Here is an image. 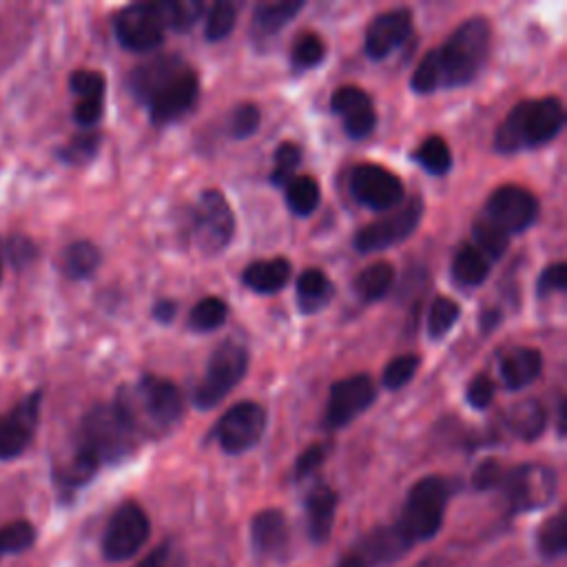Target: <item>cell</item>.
I'll return each instance as SVG.
<instances>
[{
  "label": "cell",
  "instance_id": "cell-1",
  "mask_svg": "<svg viewBox=\"0 0 567 567\" xmlns=\"http://www.w3.org/2000/svg\"><path fill=\"white\" fill-rule=\"evenodd\" d=\"M492 47V27L483 16L458 24L436 49L427 51L416 64L410 86L414 93H434L470 84L487 62Z\"/></svg>",
  "mask_w": 567,
  "mask_h": 567
},
{
  "label": "cell",
  "instance_id": "cell-2",
  "mask_svg": "<svg viewBox=\"0 0 567 567\" xmlns=\"http://www.w3.org/2000/svg\"><path fill=\"white\" fill-rule=\"evenodd\" d=\"M131 95L148 109L157 126L184 117L199 97V78L195 69L177 53H159L137 64L128 73Z\"/></svg>",
  "mask_w": 567,
  "mask_h": 567
},
{
  "label": "cell",
  "instance_id": "cell-3",
  "mask_svg": "<svg viewBox=\"0 0 567 567\" xmlns=\"http://www.w3.org/2000/svg\"><path fill=\"white\" fill-rule=\"evenodd\" d=\"M113 405L128 419L140 439L164 434L184 412L179 388L155 374H142L133 385H122Z\"/></svg>",
  "mask_w": 567,
  "mask_h": 567
},
{
  "label": "cell",
  "instance_id": "cell-4",
  "mask_svg": "<svg viewBox=\"0 0 567 567\" xmlns=\"http://www.w3.org/2000/svg\"><path fill=\"white\" fill-rule=\"evenodd\" d=\"M565 126V106L560 97L547 95L523 100L509 109L494 133V148L498 153H518L549 144Z\"/></svg>",
  "mask_w": 567,
  "mask_h": 567
},
{
  "label": "cell",
  "instance_id": "cell-5",
  "mask_svg": "<svg viewBox=\"0 0 567 567\" xmlns=\"http://www.w3.org/2000/svg\"><path fill=\"white\" fill-rule=\"evenodd\" d=\"M140 434L128 419L111 403L91 408L78 427L73 450L91 461L97 470L104 463H120L133 454Z\"/></svg>",
  "mask_w": 567,
  "mask_h": 567
},
{
  "label": "cell",
  "instance_id": "cell-6",
  "mask_svg": "<svg viewBox=\"0 0 567 567\" xmlns=\"http://www.w3.org/2000/svg\"><path fill=\"white\" fill-rule=\"evenodd\" d=\"M454 487L445 476H423L405 494L399 518L394 523L396 532L414 547L421 540H430L439 534L445 509Z\"/></svg>",
  "mask_w": 567,
  "mask_h": 567
},
{
  "label": "cell",
  "instance_id": "cell-7",
  "mask_svg": "<svg viewBox=\"0 0 567 567\" xmlns=\"http://www.w3.org/2000/svg\"><path fill=\"white\" fill-rule=\"evenodd\" d=\"M558 487V476L554 467L543 463H520L501 472V478L494 489H501L509 512L523 514L547 507Z\"/></svg>",
  "mask_w": 567,
  "mask_h": 567
},
{
  "label": "cell",
  "instance_id": "cell-8",
  "mask_svg": "<svg viewBox=\"0 0 567 567\" xmlns=\"http://www.w3.org/2000/svg\"><path fill=\"white\" fill-rule=\"evenodd\" d=\"M248 370V350L237 341L219 343L206 363V372L193 392V403L199 410H210L244 379Z\"/></svg>",
  "mask_w": 567,
  "mask_h": 567
},
{
  "label": "cell",
  "instance_id": "cell-9",
  "mask_svg": "<svg viewBox=\"0 0 567 567\" xmlns=\"http://www.w3.org/2000/svg\"><path fill=\"white\" fill-rule=\"evenodd\" d=\"M235 235V215L221 190H204L190 213V237L204 255L221 252Z\"/></svg>",
  "mask_w": 567,
  "mask_h": 567
},
{
  "label": "cell",
  "instance_id": "cell-10",
  "mask_svg": "<svg viewBox=\"0 0 567 567\" xmlns=\"http://www.w3.org/2000/svg\"><path fill=\"white\" fill-rule=\"evenodd\" d=\"M151 536V520L146 512L133 503H122L109 518L102 536V554L106 560L120 563L133 558Z\"/></svg>",
  "mask_w": 567,
  "mask_h": 567
},
{
  "label": "cell",
  "instance_id": "cell-11",
  "mask_svg": "<svg viewBox=\"0 0 567 567\" xmlns=\"http://www.w3.org/2000/svg\"><path fill=\"white\" fill-rule=\"evenodd\" d=\"M421 217H423L421 197H410L401 208L383 215L381 219L365 224L354 235L352 244L363 255L392 248V246L401 244L403 239H408L416 230V226L421 224Z\"/></svg>",
  "mask_w": 567,
  "mask_h": 567
},
{
  "label": "cell",
  "instance_id": "cell-12",
  "mask_svg": "<svg viewBox=\"0 0 567 567\" xmlns=\"http://www.w3.org/2000/svg\"><path fill=\"white\" fill-rule=\"evenodd\" d=\"M483 217L507 237L520 235L538 219V199L523 186L503 184L489 193Z\"/></svg>",
  "mask_w": 567,
  "mask_h": 567
},
{
  "label": "cell",
  "instance_id": "cell-13",
  "mask_svg": "<svg viewBox=\"0 0 567 567\" xmlns=\"http://www.w3.org/2000/svg\"><path fill=\"white\" fill-rule=\"evenodd\" d=\"M266 430V412L255 401H239L228 408L213 427V436L226 454L252 450Z\"/></svg>",
  "mask_w": 567,
  "mask_h": 567
},
{
  "label": "cell",
  "instance_id": "cell-14",
  "mask_svg": "<svg viewBox=\"0 0 567 567\" xmlns=\"http://www.w3.org/2000/svg\"><path fill=\"white\" fill-rule=\"evenodd\" d=\"M164 22L155 2H135L113 18L117 42L133 53H148L164 42Z\"/></svg>",
  "mask_w": 567,
  "mask_h": 567
},
{
  "label": "cell",
  "instance_id": "cell-15",
  "mask_svg": "<svg viewBox=\"0 0 567 567\" xmlns=\"http://www.w3.org/2000/svg\"><path fill=\"white\" fill-rule=\"evenodd\" d=\"M350 193L359 204L379 213L390 210L405 199L403 182L379 164H357L350 173Z\"/></svg>",
  "mask_w": 567,
  "mask_h": 567
},
{
  "label": "cell",
  "instance_id": "cell-16",
  "mask_svg": "<svg viewBox=\"0 0 567 567\" xmlns=\"http://www.w3.org/2000/svg\"><path fill=\"white\" fill-rule=\"evenodd\" d=\"M412 545L396 532L394 525L374 527L357 538L341 556L337 567H383L399 560Z\"/></svg>",
  "mask_w": 567,
  "mask_h": 567
},
{
  "label": "cell",
  "instance_id": "cell-17",
  "mask_svg": "<svg viewBox=\"0 0 567 567\" xmlns=\"http://www.w3.org/2000/svg\"><path fill=\"white\" fill-rule=\"evenodd\" d=\"M377 399L374 383L368 374H352L339 379L330 388L328 408H326V425L330 430H341L361 416Z\"/></svg>",
  "mask_w": 567,
  "mask_h": 567
},
{
  "label": "cell",
  "instance_id": "cell-18",
  "mask_svg": "<svg viewBox=\"0 0 567 567\" xmlns=\"http://www.w3.org/2000/svg\"><path fill=\"white\" fill-rule=\"evenodd\" d=\"M40 403L42 390H35L0 416V461H11L29 447L38 430Z\"/></svg>",
  "mask_w": 567,
  "mask_h": 567
},
{
  "label": "cell",
  "instance_id": "cell-19",
  "mask_svg": "<svg viewBox=\"0 0 567 567\" xmlns=\"http://www.w3.org/2000/svg\"><path fill=\"white\" fill-rule=\"evenodd\" d=\"M250 547L259 558L286 560L290 554V525L281 509L268 507L250 520Z\"/></svg>",
  "mask_w": 567,
  "mask_h": 567
},
{
  "label": "cell",
  "instance_id": "cell-20",
  "mask_svg": "<svg viewBox=\"0 0 567 567\" xmlns=\"http://www.w3.org/2000/svg\"><path fill=\"white\" fill-rule=\"evenodd\" d=\"M412 33V11L405 7L379 13L365 31V53L372 60L388 58Z\"/></svg>",
  "mask_w": 567,
  "mask_h": 567
},
{
  "label": "cell",
  "instance_id": "cell-21",
  "mask_svg": "<svg viewBox=\"0 0 567 567\" xmlns=\"http://www.w3.org/2000/svg\"><path fill=\"white\" fill-rule=\"evenodd\" d=\"M332 113L341 117L343 131L352 140L368 137L377 126V113L372 106V97L359 86H341L332 93L330 100Z\"/></svg>",
  "mask_w": 567,
  "mask_h": 567
},
{
  "label": "cell",
  "instance_id": "cell-22",
  "mask_svg": "<svg viewBox=\"0 0 567 567\" xmlns=\"http://www.w3.org/2000/svg\"><path fill=\"white\" fill-rule=\"evenodd\" d=\"M69 89L78 97L73 106L75 124L84 128L95 126L104 113V91H106L104 75L100 71L78 69L69 78Z\"/></svg>",
  "mask_w": 567,
  "mask_h": 567
},
{
  "label": "cell",
  "instance_id": "cell-23",
  "mask_svg": "<svg viewBox=\"0 0 567 567\" xmlns=\"http://www.w3.org/2000/svg\"><path fill=\"white\" fill-rule=\"evenodd\" d=\"M306 529L312 543H326L337 512V492L326 483H315L303 498Z\"/></svg>",
  "mask_w": 567,
  "mask_h": 567
},
{
  "label": "cell",
  "instance_id": "cell-24",
  "mask_svg": "<svg viewBox=\"0 0 567 567\" xmlns=\"http://www.w3.org/2000/svg\"><path fill=\"white\" fill-rule=\"evenodd\" d=\"M290 272H292V266L286 257L259 259L244 268L241 284L257 295H275L288 284Z\"/></svg>",
  "mask_w": 567,
  "mask_h": 567
},
{
  "label": "cell",
  "instance_id": "cell-25",
  "mask_svg": "<svg viewBox=\"0 0 567 567\" xmlns=\"http://www.w3.org/2000/svg\"><path fill=\"white\" fill-rule=\"evenodd\" d=\"M498 370L507 390H520L538 379L543 357L536 348H514L501 359Z\"/></svg>",
  "mask_w": 567,
  "mask_h": 567
},
{
  "label": "cell",
  "instance_id": "cell-26",
  "mask_svg": "<svg viewBox=\"0 0 567 567\" xmlns=\"http://www.w3.org/2000/svg\"><path fill=\"white\" fill-rule=\"evenodd\" d=\"M301 9H303V0H279V2L255 4V9H252L255 40L275 38Z\"/></svg>",
  "mask_w": 567,
  "mask_h": 567
},
{
  "label": "cell",
  "instance_id": "cell-27",
  "mask_svg": "<svg viewBox=\"0 0 567 567\" xmlns=\"http://www.w3.org/2000/svg\"><path fill=\"white\" fill-rule=\"evenodd\" d=\"M334 297V286L330 277L319 268H306L297 279V308L303 315H315L323 310Z\"/></svg>",
  "mask_w": 567,
  "mask_h": 567
},
{
  "label": "cell",
  "instance_id": "cell-28",
  "mask_svg": "<svg viewBox=\"0 0 567 567\" xmlns=\"http://www.w3.org/2000/svg\"><path fill=\"white\" fill-rule=\"evenodd\" d=\"M505 425L509 432L520 441H534L545 432L547 425V412L540 401L525 399L509 408L505 416Z\"/></svg>",
  "mask_w": 567,
  "mask_h": 567
},
{
  "label": "cell",
  "instance_id": "cell-29",
  "mask_svg": "<svg viewBox=\"0 0 567 567\" xmlns=\"http://www.w3.org/2000/svg\"><path fill=\"white\" fill-rule=\"evenodd\" d=\"M489 268H492V259L487 255H483L474 244H463L456 250L450 270H452V279L458 286L474 288L487 279Z\"/></svg>",
  "mask_w": 567,
  "mask_h": 567
},
{
  "label": "cell",
  "instance_id": "cell-30",
  "mask_svg": "<svg viewBox=\"0 0 567 567\" xmlns=\"http://www.w3.org/2000/svg\"><path fill=\"white\" fill-rule=\"evenodd\" d=\"M394 284V266L388 261H374L354 277V292L363 303L383 299Z\"/></svg>",
  "mask_w": 567,
  "mask_h": 567
},
{
  "label": "cell",
  "instance_id": "cell-31",
  "mask_svg": "<svg viewBox=\"0 0 567 567\" xmlns=\"http://www.w3.org/2000/svg\"><path fill=\"white\" fill-rule=\"evenodd\" d=\"M102 264V252L95 244L82 239V241H73L71 246H66L64 255H62V270L69 279H89Z\"/></svg>",
  "mask_w": 567,
  "mask_h": 567
},
{
  "label": "cell",
  "instance_id": "cell-32",
  "mask_svg": "<svg viewBox=\"0 0 567 567\" xmlns=\"http://www.w3.org/2000/svg\"><path fill=\"white\" fill-rule=\"evenodd\" d=\"M536 549L545 560H556L567 551V516L565 509L545 518L536 529Z\"/></svg>",
  "mask_w": 567,
  "mask_h": 567
},
{
  "label": "cell",
  "instance_id": "cell-33",
  "mask_svg": "<svg viewBox=\"0 0 567 567\" xmlns=\"http://www.w3.org/2000/svg\"><path fill=\"white\" fill-rule=\"evenodd\" d=\"M412 162H416L423 171L434 177H443L452 168V151L447 142L439 135H427L412 153Z\"/></svg>",
  "mask_w": 567,
  "mask_h": 567
},
{
  "label": "cell",
  "instance_id": "cell-34",
  "mask_svg": "<svg viewBox=\"0 0 567 567\" xmlns=\"http://www.w3.org/2000/svg\"><path fill=\"white\" fill-rule=\"evenodd\" d=\"M284 188H286V204H288V208L295 215L308 217L319 206L321 188H319L315 177H310V175H295Z\"/></svg>",
  "mask_w": 567,
  "mask_h": 567
},
{
  "label": "cell",
  "instance_id": "cell-35",
  "mask_svg": "<svg viewBox=\"0 0 567 567\" xmlns=\"http://www.w3.org/2000/svg\"><path fill=\"white\" fill-rule=\"evenodd\" d=\"M155 4H157L164 27L175 29V31L190 29L202 18V11H204V2H199V0H166V2H155Z\"/></svg>",
  "mask_w": 567,
  "mask_h": 567
},
{
  "label": "cell",
  "instance_id": "cell-36",
  "mask_svg": "<svg viewBox=\"0 0 567 567\" xmlns=\"http://www.w3.org/2000/svg\"><path fill=\"white\" fill-rule=\"evenodd\" d=\"M228 306L219 297H204L197 301L188 315V326L195 332H213L226 323Z\"/></svg>",
  "mask_w": 567,
  "mask_h": 567
},
{
  "label": "cell",
  "instance_id": "cell-37",
  "mask_svg": "<svg viewBox=\"0 0 567 567\" xmlns=\"http://www.w3.org/2000/svg\"><path fill=\"white\" fill-rule=\"evenodd\" d=\"M472 244L483 252L487 255L492 261L503 257V252L507 250V244H509V237L498 230L494 224H489L483 215L474 219L472 224Z\"/></svg>",
  "mask_w": 567,
  "mask_h": 567
},
{
  "label": "cell",
  "instance_id": "cell-38",
  "mask_svg": "<svg viewBox=\"0 0 567 567\" xmlns=\"http://www.w3.org/2000/svg\"><path fill=\"white\" fill-rule=\"evenodd\" d=\"M102 144V135L95 131H86L80 133L75 137H71L62 148H58V159L71 166H80V164H89Z\"/></svg>",
  "mask_w": 567,
  "mask_h": 567
},
{
  "label": "cell",
  "instance_id": "cell-39",
  "mask_svg": "<svg viewBox=\"0 0 567 567\" xmlns=\"http://www.w3.org/2000/svg\"><path fill=\"white\" fill-rule=\"evenodd\" d=\"M237 13H239V2H228V0L215 2L208 11L206 27H204L206 40H210V42L224 40L235 29Z\"/></svg>",
  "mask_w": 567,
  "mask_h": 567
},
{
  "label": "cell",
  "instance_id": "cell-40",
  "mask_svg": "<svg viewBox=\"0 0 567 567\" xmlns=\"http://www.w3.org/2000/svg\"><path fill=\"white\" fill-rule=\"evenodd\" d=\"M326 58V42L317 33H301L295 38L290 47V62L297 71H308L323 62Z\"/></svg>",
  "mask_w": 567,
  "mask_h": 567
},
{
  "label": "cell",
  "instance_id": "cell-41",
  "mask_svg": "<svg viewBox=\"0 0 567 567\" xmlns=\"http://www.w3.org/2000/svg\"><path fill=\"white\" fill-rule=\"evenodd\" d=\"M461 315V306L450 297H436L427 310V334L432 339L445 337Z\"/></svg>",
  "mask_w": 567,
  "mask_h": 567
},
{
  "label": "cell",
  "instance_id": "cell-42",
  "mask_svg": "<svg viewBox=\"0 0 567 567\" xmlns=\"http://www.w3.org/2000/svg\"><path fill=\"white\" fill-rule=\"evenodd\" d=\"M272 159H275V166L270 171V182L284 188L295 177V171L301 162V148L295 142H281Z\"/></svg>",
  "mask_w": 567,
  "mask_h": 567
},
{
  "label": "cell",
  "instance_id": "cell-43",
  "mask_svg": "<svg viewBox=\"0 0 567 567\" xmlns=\"http://www.w3.org/2000/svg\"><path fill=\"white\" fill-rule=\"evenodd\" d=\"M35 540V527L29 520H13L0 527L2 554H22Z\"/></svg>",
  "mask_w": 567,
  "mask_h": 567
},
{
  "label": "cell",
  "instance_id": "cell-44",
  "mask_svg": "<svg viewBox=\"0 0 567 567\" xmlns=\"http://www.w3.org/2000/svg\"><path fill=\"white\" fill-rule=\"evenodd\" d=\"M421 365V359L416 354H401L392 359L383 370V388L385 390H401L405 383H410Z\"/></svg>",
  "mask_w": 567,
  "mask_h": 567
},
{
  "label": "cell",
  "instance_id": "cell-45",
  "mask_svg": "<svg viewBox=\"0 0 567 567\" xmlns=\"http://www.w3.org/2000/svg\"><path fill=\"white\" fill-rule=\"evenodd\" d=\"M230 135L235 140H246L252 133H257L259 124H261V111L257 104L252 102H244L239 106H235V111L230 113Z\"/></svg>",
  "mask_w": 567,
  "mask_h": 567
},
{
  "label": "cell",
  "instance_id": "cell-46",
  "mask_svg": "<svg viewBox=\"0 0 567 567\" xmlns=\"http://www.w3.org/2000/svg\"><path fill=\"white\" fill-rule=\"evenodd\" d=\"M567 288V266L563 261H556V264H549L540 275H538V281H536V295L543 299V297H549L554 292H563Z\"/></svg>",
  "mask_w": 567,
  "mask_h": 567
},
{
  "label": "cell",
  "instance_id": "cell-47",
  "mask_svg": "<svg viewBox=\"0 0 567 567\" xmlns=\"http://www.w3.org/2000/svg\"><path fill=\"white\" fill-rule=\"evenodd\" d=\"M135 567H184V554L171 540L157 545Z\"/></svg>",
  "mask_w": 567,
  "mask_h": 567
},
{
  "label": "cell",
  "instance_id": "cell-48",
  "mask_svg": "<svg viewBox=\"0 0 567 567\" xmlns=\"http://www.w3.org/2000/svg\"><path fill=\"white\" fill-rule=\"evenodd\" d=\"M494 392H496V385L494 381L487 377V374H476L467 390H465V399L467 403L474 408V410H485L489 408V403L494 401Z\"/></svg>",
  "mask_w": 567,
  "mask_h": 567
},
{
  "label": "cell",
  "instance_id": "cell-49",
  "mask_svg": "<svg viewBox=\"0 0 567 567\" xmlns=\"http://www.w3.org/2000/svg\"><path fill=\"white\" fill-rule=\"evenodd\" d=\"M330 452V445L326 443H315L310 447H306L299 456H297V463H295V478L301 481L306 476H310L315 470L321 467V463L326 461Z\"/></svg>",
  "mask_w": 567,
  "mask_h": 567
},
{
  "label": "cell",
  "instance_id": "cell-50",
  "mask_svg": "<svg viewBox=\"0 0 567 567\" xmlns=\"http://www.w3.org/2000/svg\"><path fill=\"white\" fill-rule=\"evenodd\" d=\"M501 463L494 458H485L483 463L476 465V470L472 472V485L474 489H494L498 478H501Z\"/></svg>",
  "mask_w": 567,
  "mask_h": 567
},
{
  "label": "cell",
  "instance_id": "cell-51",
  "mask_svg": "<svg viewBox=\"0 0 567 567\" xmlns=\"http://www.w3.org/2000/svg\"><path fill=\"white\" fill-rule=\"evenodd\" d=\"M9 255H11L13 264H18V268H20V266H24V264L31 261V257L35 255V248H33V244H31L27 237L16 235V237H11V241H9Z\"/></svg>",
  "mask_w": 567,
  "mask_h": 567
},
{
  "label": "cell",
  "instance_id": "cell-52",
  "mask_svg": "<svg viewBox=\"0 0 567 567\" xmlns=\"http://www.w3.org/2000/svg\"><path fill=\"white\" fill-rule=\"evenodd\" d=\"M177 315V303L173 299H159L153 306V319L159 323H171Z\"/></svg>",
  "mask_w": 567,
  "mask_h": 567
},
{
  "label": "cell",
  "instance_id": "cell-53",
  "mask_svg": "<svg viewBox=\"0 0 567 567\" xmlns=\"http://www.w3.org/2000/svg\"><path fill=\"white\" fill-rule=\"evenodd\" d=\"M478 323H481V330H483V332H489L492 328H496V326L501 323V312H498L496 308H489V310H485V312L481 315Z\"/></svg>",
  "mask_w": 567,
  "mask_h": 567
},
{
  "label": "cell",
  "instance_id": "cell-54",
  "mask_svg": "<svg viewBox=\"0 0 567 567\" xmlns=\"http://www.w3.org/2000/svg\"><path fill=\"white\" fill-rule=\"evenodd\" d=\"M558 434L563 436L565 434V401L560 399L558 403Z\"/></svg>",
  "mask_w": 567,
  "mask_h": 567
},
{
  "label": "cell",
  "instance_id": "cell-55",
  "mask_svg": "<svg viewBox=\"0 0 567 567\" xmlns=\"http://www.w3.org/2000/svg\"><path fill=\"white\" fill-rule=\"evenodd\" d=\"M416 567H441V560L436 556H430V558L421 560Z\"/></svg>",
  "mask_w": 567,
  "mask_h": 567
},
{
  "label": "cell",
  "instance_id": "cell-56",
  "mask_svg": "<svg viewBox=\"0 0 567 567\" xmlns=\"http://www.w3.org/2000/svg\"><path fill=\"white\" fill-rule=\"evenodd\" d=\"M0 277H2V257H0Z\"/></svg>",
  "mask_w": 567,
  "mask_h": 567
},
{
  "label": "cell",
  "instance_id": "cell-57",
  "mask_svg": "<svg viewBox=\"0 0 567 567\" xmlns=\"http://www.w3.org/2000/svg\"><path fill=\"white\" fill-rule=\"evenodd\" d=\"M0 556H2V549H0Z\"/></svg>",
  "mask_w": 567,
  "mask_h": 567
}]
</instances>
